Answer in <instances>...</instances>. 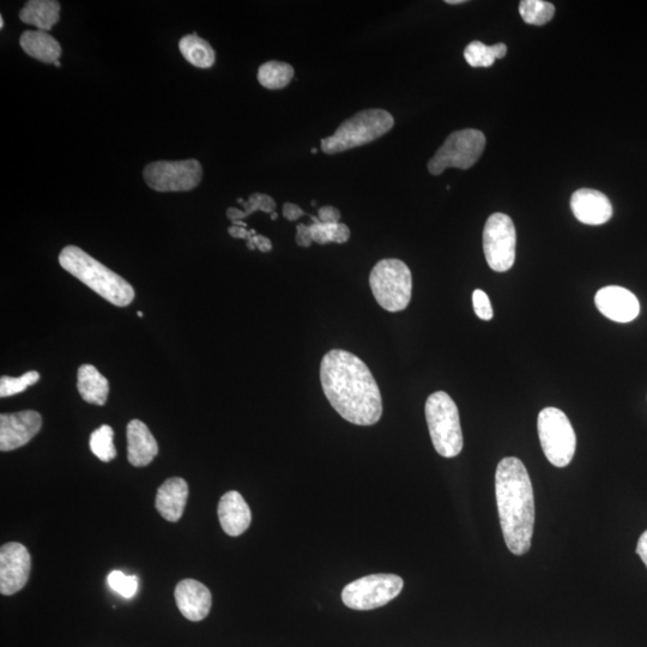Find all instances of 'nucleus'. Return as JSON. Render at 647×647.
Wrapping results in <instances>:
<instances>
[{
    "mask_svg": "<svg viewBox=\"0 0 647 647\" xmlns=\"http://www.w3.org/2000/svg\"><path fill=\"white\" fill-rule=\"evenodd\" d=\"M320 382L326 398L344 420L372 426L383 415L380 389L370 368L346 350H330L320 365Z\"/></svg>",
    "mask_w": 647,
    "mask_h": 647,
    "instance_id": "obj_1",
    "label": "nucleus"
},
{
    "mask_svg": "<svg viewBox=\"0 0 647 647\" xmlns=\"http://www.w3.org/2000/svg\"><path fill=\"white\" fill-rule=\"evenodd\" d=\"M495 494L507 548L515 555L528 553L534 535L535 498L528 470L520 459L507 457L498 464Z\"/></svg>",
    "mask_w": 647,
    "mask_h": 647,
    "instance_id": "obj_2",
    "label": "nucleus"
},
{
    "mask_svg": "<svg viewBox=\"0 0 647 647\" xmlns=\"http://www.w3.org/2000/svg\"><path fill=\"white\" fill-rule=\"evenodd\" d=\"M62 268L114 306L126 307L135 299L131 284L77 246L60 252Z\"/></svg>",
    "mask_w": 647,
    "mask_h": 647,
    "instance_id": "obj_3",
    "label": "nucleus"
},
{
    "mask_svg": "<svg viewBox=\"0 0 647 647\" xmlns=\"http://www.w3.org/2000/svg\"><path fill=\"white\" fill-rule=\"evenodd\" d=\"M425 411L435 451L441 457H457L464 441L456 403L446 392H434L427 399Z\"/></svg>",
    "mask_w": 647,
    "mask_h": 647,
    "instance_id": "obj_4",
    "label": "nucleus"
},
{
    "mask_svg": "<svg viewBox=\"0 0 647 647\" xmlns=\"http://www.w3.org/2000/svg\"><path fill=\"white\" fill-rule=\"evenodd\" d=\"M395 119L388 111L366 110L346 120L330 137L322 139L325 154L334 155L377 141L390 132Z\"/></svg>",
    "mask_w": 647,
    "mask_h": 647,
    "instance_id": "obj_5",
    "label": "nucleus"
},
{
    "mask_svg": "<svg viewBox=\"0 0 647 647\" xmlns=\"http://www.w3.org/2000/svg\"><path fill=\"white\" fill-rule=\"evenodd\" d=\"M370 286L374 298L384 310L401 312L409 306L413 277L402 260L383 259L371 271Z\"/></svg>",
    "mask_w": 647,
    "mask_h": 647,
    "instance_id": "obj_6",
    "label": "nucleus"
},
{
    "mask_svg": "<svg viewBox=\"0 0 647 647\" xmlns=\"http://www.w3.org/2000/svg\"><path fill=\"white\" fill-rule=\"evenodd\" d=\"M544 456L556 468H565L576 453L577 437L570 419L558 408H544L537 421Z\"/></svg>",
    "mask_w": 647,
    "mask_h": 647,
    "instance_id": "obj_7",
    "label": "nucleus"
},
{
    "mask_svg": "<svg viewBox=\"0 0 647 647\" xmlns=\"http://www.w3.org/2000/svg\"><path fill=\"white\" fill-rule=\"evenodd\" d=\"M486 148V136L479 130L465 129L451 133L428 162V171L440 175L447 168L469 169Z\"/></svg>",
    "mask_w": 647,
    "mask_h": 647,
    "instance_id": "obj_8",
    "label": "nucleus"
},
{
    "mask_svg": "<svg viewBox=\"0 0 647 647\" xmlns=\"http://www.w3.org/2000/svg\"><path fill=\"white\" fill-rule=\"evenodd\" d=\"M403 586V579L396 574H371L348 584L342 601L350 609L373 610L395 600Z\"/></svg>",
    "mask_w": 647,
    "mask_h": 647,
    "instance_id": "obj_9",
    "label": "nucleus"
},
{
    "mask_svg": "<svg viewBox=\"0 0 647 647\" xmlns=\"http://www.w3.org/2000/svg\"><path fill=\"white\" fill-rule=\"evenodd\" d=\"M517 233L510 216L493 214L483 231V251L489 268L497 272L509 271L516 260Z\"/></svg>",
    "mask_w": 647,
    "mask_h": 647,
    "instance_id": "obj_10",
    "label": "nucleus"
},
{
    "mask_svg": "<svg viewBox=\"0 0 647 647\" xmlns=\"http://www.w3.org/2000/svg\"><path fill=\"white\" fill-rule=\"evenodd\" d=\"M143 177L151 190L183 192L195 189L203 178V168L197 160L159 161L144 168Z\"/></svg>",
    "mask_w": 647,
    "mask_h": 647,
    "instance_id": "obj_11",
    "label": "nucleus"
},
{
    "mask_svg": "<svg viewBox=\"0 0 647 647\" xmlns=\"http://www.w3.org/2000/svg\"><path fill=\"white\" fill-rule=\"evenodd\" d=\"M32 571V558L21 543L10 542L0 549V592L11 596L28 583Z\"/></svg>",
    "mask_w": 647,
    "mask_h": 647,
    "instance_id": "obj_12",
    "label": "nucleus"
},
{
    "mask_svg": "<svg viewBox=\"0 0 647 647\" xmlns=\"http://www.w3.org/2000/svg\"><path fill=\"white\" fill-rule=\"evenodd\" d=\"M42 427L38 411L24 410L0 415V450L8 452L27 445Z\"/></svg>",
    "mask_w": 647,
    "mask_h": 647,
    "instance_id": "obj_13",
    "label": "nucleus"
},
{
    "mask_svg": "<svg viewBox=\"0 0 647 647\" xmlns=\"http://www.w3.org/2000/svg\"><path fill=\"white\" fill-rule=\"evenodd\" d=\"M595 304L604 317L616 323H630L639 316L640 304L630 290L609 286L598 290Z\"/></svg>",
    "mask_w": 647,
    "mask_h": 647,
    "instance_id": "obj_14",
    "label": "nucleus"
},
{
    "mask_svg": "<svg viewBox=\"0 0 647 647\" xmlns=\"http://www.w3.org/2000/svg\"><path fill=\"white\" fill-rule=\"evenodd\" d=\"M174 597L180 613L192 622L207 618L213 604L210 590L195 579L181 580L175 588Z\"/></svg>",
    "mask_w": 647,
    "mask_h": 647,
    "instance_id": "obj_15",
    "label": "nucleus"
},
{
    "mask_svg": "<svg viewBox=\"0 0 647 647\" xmlns=\"http://www.w3.org/2000/svg\"><path fill=\"white\" fill-rule=\"evenodd\" d=\"M571 208L576 219L584 225L601 226L613 216V205L602 192L580 189L573 193Z\"/></svg>",
    "mask_w": 647,
    "mask_h": 647,
    "instance_id": "obj_16",
    "label": "nucleus"
},
{
    "mask_svg": "<svg viewBox=\"0 0 647 647\" xmlns=\"http://www.w3.org/2000/svg\"><path fill=\"white\" fill-rule=\"evenodd\" d=\"M217 513L222 529L228 536L238 537L250 528L252 513L239 492L231 491L223 495Z\"/></svg>",
    "mask_w": 647,
    "mask_h": 647,
    "instance_id": "obj_17",
    "label": "nucleus"
},
{
    "mask_svg": "<svg viewBox=\"0 0 647 647\" xmlns=\"http://www.w3.org/2000/svg\"><path fill=\"white\" fill-rule=\"evenodd\" d=\"M189 498V485L181 477H172L157 489L155 507L163 519L179 522Z\"/></svg>",
    "mask_w": 647,
    "mask_h": 647,
    "instance_id": "obj_18",
    "label": "nucleus"
},
{
    "mask_svg": "<svg viewBox=\"0 0 647 647\" xmlns=\"http://www.w3.org/2000/svg\"><path fill=\"white\" fill-rule=\"evenodd\" d=\"M126 437H128V459L133 467H147L159 455V445L144 422L130 421Z\"/></svg>",
    "mask_w": 647,
    "mask_h": 647,
    "instance_id": "obj_19",
    "label": "nucleus"
},
{
    "mask_svg": "<svg viewBox=\"0 0 647 647\" xmlns=\"http://www.w3.org/2000/svg\"><path fill=\"white\" fill-rule=\"evenodd\" d=\"M24 53L42 63L54 64L62 56V47L44 30H27L20 39Z\"/></svg>",
    "mask_w": 647,
    "mask_h": 647,
    "instance_id": "obj_20",
    "label": "nucleus"
},
{
    "mask_svg": "<svg viewBox=\"0 0 647 647\" xmlns=\"http://www.w3.org/2000/svg\"><path fill=\"white\" fill-rule=\"evenodd\" d=\"M77 389L90 404L105 405L110 393V383L93 365H83L77 374Z\"/></svg>",
    "mask_w": 647,
    "mask_h": 647,
    "instance_id": "obj_21",
    "label": "nucleus"
},
{
    "mask_svg": "<svg viewBox=\"0 0 647 647\" xmlns=\"http://www.w3.org/2000/svg\"><path fill=\"white\" fill-rule=\"evenodd\" d=\"M60 4L56 0H30L20 12L21 21L48 32L59 21Z\"/></svg>",
    "mask_w": 647,
    "mask_h": 647,
    "instance_id": "obj_22",
    "label": "nucleus"
},
{
    "mask_svg": "<svg viewBox=\"0 0 647 647\" xmlns=\"http://www.w3.org/2000/svg\"><path fill=\"white\" fill-rule=\"evenodd\" d=\"M179 50L187 62L196 68L209 69L215 63L214 48L208 41L199 38L197 33L184 36L179 42Z\"/></svg>",
    "mask_w": 647,
    "mask_h": 647,
    "instance_id": "obj_23",
    "label": "nucleus"
},
{
    "mask_svg": "<svg viewBox=\"0 0 647 647\" xmlns=\"http://www.w3.org/2000/svg\"><path fill=\"white\" fill-rule=\"evenodd\" d=\"M507 54L505 44L487 46L481 41H473L465 48L464 58L473 68H489L497 59H503Z\"/></svg>",
    "mask_w": 647,
    "mask_h": 647,
    "instance_id": "obj_24",
    "label": "nucleus"
},
{
    "mask_svg": "<svg viewBox=\"0 0 647 647\" xmlns=\"http://www.w3.org/2000/svg\"><path fill=\"white\" fill-rule=\"evenodd\" d=\"M294 69L292 65L282 62L265 63L258 70V81L266 89L278 90L283 89L292 82Z\"/></svg>",
    "mask_w": 647,
    "mask_h": 647,
    "instance_id": "obj_25",
    "label": "nucleus"
},
{
    "mask_svg": "<svg viewBox=\"0 0 647 647\" xmlns=\"http://www.w3.org/2000/svg\"><path fill=\"white\" fill-rule=\"evenodd\" d=\"M313 225L310 226L314 243L325 245L329 243L344 244L350 238L349 228L344 223H323L318 217L311 216Z\"/></svg>",
    "mask_w": 647,
    "mask_h": 647,
    "instance_id": "obj_26",
    "label": "nucleus"
},
{
    "mask_svg": "<svg viewBox=\"0 0 647 647\" xmlns=\"http://www.w3.org/2000/svg\"><path fill=\"white\" fill-rule=\"evenodd\" d=\"M519 14L531 26H543L553 20L555 6L544 0H523L519 4Z\"/></svg>",
    "mask_w": 647,
    "mask_h": 647,
    "instance_id": "obj_27",
    "label": "nucleus"
},
{
    "mask_svg": "<svg viewBox=\"0 0 647 647\" xmlns=\"http://www.w3.org/2000/svg\"><path fill=\"white\" fill-rule=\"evenodd\" d=\"M114 432L112 427L104 425L90 435V450L100 461L108 463L117 457V449L113 443Z\"/></svg>",
    "mask_w": 647,
    "mask_h": 647,
    "instance_id": "obj_28",
    "label": "nucleus"
},
{
    "mask_svg": "<svg viewBox=\"0 0 647 647\" xmlns=\"http://www.w3.org/2000/svg\"><path fill=\"white\" fill-rule=\"evenodd\" d=\"M40 380V374L36 371H30L23 374L22 377H2L0 379V397L6 398L18 395L26 391L29 386L35 385Z\"/></svg>",
    "mask_w": 647,
    "mask_h": 647,
    "instance_id": "obj_29",
    "label": "nucleus"
},
{
    "mask_svg": "<svg viewBox=\"0 0 647 647\" xmlns=\"http://www.w3.org/2000/svg\"><path fill=\"white\" fill-rule=\"evenodd\" d=\"M108 585L124 598H132L138 591V578L136 576H126L120 571H113L108 576Z\"/></svg>",
    "mask_w": 647,
    "mask_h": 647,
    "instance_id": "obj_30",
    "label": "nucleus"
},
{
    "mask_svg": "<svg viewBox=\"0 0 647 647\" xmlns=\"http://www.w3.org/2000/svg\"><path fill=\"white\" fill-rule=\"evenodd\" d=\"M238 203L243 204V207L245 208V217L250 216L252 213H256V211L259 210L264 211V213H272L276 208L274 199L268 195H263V193H255V195H252L247 202H245L244 199H238Z\"/></svg>",
    "mask_w": 647,
    "mask_h": 647,
    "instance_id": "obj_31",
    "label": "nucleus"
},
{
    "mask_svg": "<svg viewBox=\"0 0 647 647\" xmlns=\"http://www.w3.org/2000/svg\"><path fill=\"white\" fill-rule=\"evenodd\" d=\"M473 305L477 317L486 320V322L492 320L494 313L491 300H489L488 295L483 290H475L473 294Z\"/></svg>",
    "mask_w": 647,
    "mask_h": 647,
    "instance_id": "obj_32",
    "label": "nucleus"
},
{
    "mask_svg": "<svg viewBox=\"0 0 647 647\" xmlns=\"http://www.w3.org/2000/svg\"><path fill=\"white\" fill-rule=\"evenodd\" d=\"M318 220L323 223H340L341 213L334 207L326 205L319 209Z\"/></svg>",
    "mask_w": 647,
    "mask_h": 647,
    "instance_id": "obj_33",
    "label": "nucleus"
},
{
    "mask_svg": "<svg viewBox=\"0 0 647 647\" xmlns=\"http://www.w3.org/2000/svg\"><path fill=\"white\" fill-rule=\"evenodd\" d=\"M247 246L250 250H255L257 247L262 252H269L272 249L271 241L263 235H255L250 241H247Z\"/></svg>",
    "mask_w": 647,
    "mask_h": 647,
    "instance_id": "obj_34",
    "label": "nucleus"
},
{
    "mask_svg": "<svg viewBox=\"0 0 647 647\" xmlns=\"http://www.w3.org/2000/svg\"><path fill=\"white\" fill-rule=\"evenodd\" d=\"M304 214V210H301L299 205L293 203L284 204L283 215L288 221H296Z\"/></svg>",
    "mask_w": 647,
    "mask_h": 647,
    "instance_id": "obj_35",
    "label": "nucleus"
},
{
    "mask_svg": "<svg viewBox=\"0 0 647 647\" xmlns=\"http://www.w3.org/2000/svg\"><path fill=\"white\" fill-rule=\"evenodd\" d=\"M312 241L310 226L299 225L296 243L300 246L308 247L312 244Z\"/></svg>",
    "mask_w": 647,
    "mask_h": 647,
    "instance_id": "obj_36",
    "label": "nucleus"
},
{
    "mask_svg": "<svg viewBox=\"0 0 647 647\" xmlns=\"http://www.w3.org/2000/svg\"><path fill=\"white\" fill-rule=\"evenodd\" d=\"M228 233L231 234L233 238L246 239L247 241H250L255 237L256 231H253L252 229V231L247 232L245 227L232 226L228 229Z\"/></svg>",
    "mask_w": 647,
    "mask_h": 647,
    "instance_id": "obj_37",
    "label": "nucleus"
},
{
    "mask_svg": "<svg viewBox=\"0 0 647 647\" xmlns=\"http://www.w3.org/2000/svg\"><path fill=\"white\" fill-rule=\"evenodd\" d=\"M637 554L640 556V559L644 561V564L647 567V530L639 538L637 544Z\"/></svg>",
    "mask_w": 647,
    "mask_h": 647,
    "instance_id": "obj_38",
    "label": "nucleus"
},
{
    "mask_svg": "<svg viewBox=\"0 0 647 647\" xmlns=\"http://www.w3.org/2000/svg\"><path fill=\"white\" fill-rule=\"evenodd\" d=\"M446 3L450 5H455V4H463L465 2L464 0H446Z\"/></svg>",
    "mask_w": 647,
    "mask_h": 647,
    "instance_id": "obj_39",
    "label": "nucleus"
},
{
    "mask_svg": "<svg viewBox=\"0 0 647 647\" xmlns=\"http://www.w3.org/2000/svg\"><path fill=\"white\" fill-rule=\"evenodd\" d=\"M0 28H2V29L4 28V18H3V16L0 17Z\"/></svg>",
    "mask_w": 647,
    "mask_h": 647,
    "instance_id": "obj_40",
    "label": "nucleus"
},
{
    "mask_svg": "<svg viewBox=\"0 0 647 647\" xmlns=\"http://www.w3.org/2000/svg\"><path fill=\"white\" fill-rule=\"evenodd\" d=\"M53 65H54V66H57V68H60V66H62V64H60L59 60H57V62H56V63H54Z\"/></svg>",
    "mask_w": 647,
    "mask_h": 647,
    "instance_id": "obj_41",
    "label": "nucleus"
},
{
    "mask_svg": "<svg viewBox=\"0 0 647 647\" xmlns=\"http://www.w3.org/2000/svg\"><path fill=\"white\" fill-rule=\"evenodd\" d=\"M271 219H272V220H276V219H277V214H276V213H275V214H272V215H271Z\"/></svg>",
    "mask_w": 647,
    "mask_h": 647,
    "instance_id": "obj_42",
    "label": "nucleus"
},
{
    "mask_svg": "<svg viewBox=\"0 0 647 647\" xmlns=\"http://www.w3.org/2000/svg\"><path fill=\"white\" fill-rule=\"evenodd\" d=\"M137 314H138L139 318H143V313L142 312H138Z\"/></svg>",
    "mask_w": 647,
    "mask_h": 647,
    "instance_id": "obj_43",
    "label": "nucleus"
}]
</instances>
